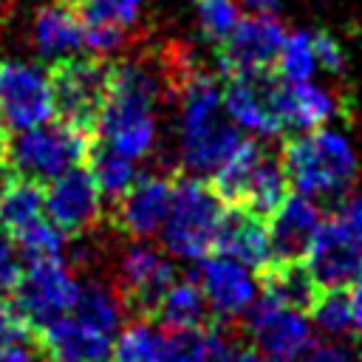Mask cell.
<instances>
[{
    "mask_svg": "<svg viewBox=\"0 0 362 362\" xmlns=\"http://www.w3.org/2000/svg\"><path fill=\"white\" fill-rule=\"evenodd\" d=\"M164 96L173 99V90L158 51L113 59L107 99L96 122V139L127 158H141L156 141V105Z\"/></svg>",
    "mask_w": 362,
    "mask_h": 362,
    "instance_id": "6da1fadb",
    "label": "cell"
},
{
    "mask_svg": "<svg viewBox=\"0 0 362 362\" xmlns=\"http://www.w3.org/2000/svg\"><path fill=\"white\" fill-rule=\"evenodd\" d=\"M280 164L288 187L317 204H339L359 178V150L348 130L325 124L305 133H291L280 150Z\"/></svg>",
    "mask_w": 362,
    "mask_h": 362,
    "instance_id": "7a4b0ae2",
    "label": "cell"
},
{
    "mask_svg": "<svg viewBox=\"0 0 362 362\" xmlns=\"http://www.w3.org/2000/svg\"><path fill=\"white\" fill-rule=\"evenodd\" d=\"M178 122H181V167L189 175L206 178L243 139L223 110L221 76L195 65L178 93Z\"/></svg>",
    "mask_w": 362,
    "mask_h": 362,
    "instance_id": "3957f363",
    "label": "cell"
},
{
    "mask_svg": "<svg viewBox=\"0 0 362 362\" xmlns=\"http://www.w3.org/2000/svg\"><path fill=\"white\" fill-rule=\"evenodd\" d=\"M113 59L102 54H68L51 62L48 90H51V119L96 136V122L110 88Z\"/></svg>",
    "mask_w": 362,
    "mask_h": 362,
    "instance_id": "277c9868",
    "label": "cell"
},
{
    "mask_svg": "<svg viewBox=\"0 0 362 362\" xmlns=\"http://www.w3.org/2000/svg\"><path fill=\"white\" fill-rule=\"evenodd\" d=\"M223 201L201 175H175L167 218L161 223V243L181 260H201L212 252L215 229L223 215Z\"/></svg>",
    "mask_w": 362,
    "mask_h": 362,
    "instance_id": "5b68a950",
    "label": "cell"
},
{
    "mask_svg": "<svg viewBox=\"0 0 362 362\" xmlns=\"http://www.w3.org/2000/svg\"><path fill=\"white\" fill-rule=\"evenodd\" d=\"M93 136L79 133L62 122H42L28 130H20L17 139H8L6 161L14 170V175L28 178L40 187L71 170L74 164L88 161Z\"/></svg>",
    "mask_w": 362,
    "mask_h": 362,
    "instance_id": "8992f818",
    "label": "cell"
},
{
    "mask_svg": "<svg viewBox=\"0 0 362 362\" xmlns=\"http://www.w3.org/2000/svg\"><path fill=\"white\" fill-rule=\"evenodd\" d=\"M76 294H79V280L65 266V260L48 257V260L25 263L6 303L11 314L20 320V325L37 334L51 320L68 314L76 303Z\"/></svg>",
    "mask_w": 362,
    "mask_h": 362,
    "instance_id": "52a82bcc",
    "label": "cell"
},
{
    "mask_svg": "<svg viewBox=\"0 0 362 362\" xmlns=\"http://www.w3.org/2000/svg\"><path fill=\"white\" fill-rule=\"evenodd\" d=\"M243 331L260 354L280 362H297L314 345V325L305 311L288 308L266 294H257L243 314Z\"/></svg>",
    "mask_w": 362,
    "mask_h": 362,
    "instance_id": "ba28073f",
    "label": "cell"
},
{
    "mask_svg": "<svg viewBox=\"0 0 362 362\" xmlns=\"http://www.w3.org/2000/svg\"><path fill=\"white\" fill-rule=\"evenodd\" d=\"M286 23L274 11L240 14L232 34L218 45V76L272 71L286 40Z\"/></svg>",
    "mask_w": 362,
    "mask_h": 362,
    "instance_id": "9c48e42d",
    "label": "cell"
},
{
    "mask_svg": "<svg viewBox=\"0 0 362 362\" xmlns=\"http://www.w3.org/2000/svg\"><path fill=\"white\" fill-rule=\"evenodd\" d=\"M178 280V272L170 260H164L156 249L144 243H133L122 252L116 269V294L122 311L130 320H150L158 311L161 297Z\"/></svg>",
    "mask_w": 362,
    "mask_h": 362,
    "instance_id": "30bf717a",
    "label": "cell"
},
{
    "mask_svg": "<svg viewBox=\"0 0 362 362\" xmlns=\"http://www.w3.org/2000/svg\"><path fill=\"white\" fill-rule=\"evenodd\" d=\"M274 88H277V76H272L269 71L221 76L223 110L243 136L266 141L283 133L274 110Z\"/></svg>",
    "mask_w": 362,
    "mask_h": 362,
    "instance_id": "8fae6325",
    "label": "cell"
},
{
    "mask_svg": "<svg viewBox=\"0 0 362 362\" xmlns=\"http://www.w3.org/2000/svg\"><path fill=\"white\" fill-rule=\"evenodd\" d=\"M45 218L65 235L82 238L88 235L102 218V195L88 161L74 164L45 189Z\"/></svg>",
    "mask_w": 362,
    "mask_h": 362,
    "instance_id": "7c38bea8",
    "label": "cell"
},
{
    "mask_svg": "<svg viewBox=\"0 0 362 362\" xmlns=\"http://www.w3.org/2000/svg\"><path fill=\"white\" fill-rule=\"evenodd\" d=\"M192 280L204 291L212 320L235 322L249 311V305L257 297V274L249 266H243L226 255H218V252L204 255L198 260Z\"/></svg>",
    "mask_w": 362,
    "mask_h": 362,
    "instance_id": "4fadbf2b",
    "label": "cell"
},
{
    "mask_svg": "<svg viewBox=\"0 0 362 362\" xmlns=\"http://www.w3.org/2000/svg\"><path fill=\"white\" fill-rule=\"evenodd\" d=\"M173 181L175 178L158 175V173L136 175V181L113 204H107L110 226L136 240H147V238L158 235L161 223L167 218V209H170Z\"/></svg>",
    "mask_w": 362,
    "mask_h": 362,
    "instance_id": "5bb4252c",
    "label": "cell"
},
{
    "mask_svg": "<svg viewBox=\"0 0 362 362\" xmlns=\"http://www.w3.org/2000/svg\"><path fill=\"white\" fill-rule=\"evenodd\" d=\"M303 263L320 288H348L362 272V246L337 215H325Z\"/></svg>",
    "mask_w": 362,
    "mask_h": 362,
    "instance_id": "9a60e30c",
    "label": "cell"
},
{
    "mask_svg": "<svg viewBox=\"0 0 362 362\" xmlns=\"http://www.w3.org/2000/svg\"><path fill=\"white\" fill-rule=\"evenodd\" d=\"M0 119L8 130H28L51 119L48 74L37 65L0 62Z\"/></svg>",
    "mask_w": 362,
    "mask_h": 362,
    "instance_id": "2e32d148",
    "label": "cell"
},
{
    "mask_svg": "<svg viewBox=\"0 0 362 362\" xmlns=\"http://www.w3.org/2000/svg\"><path fill=\"white\" fill-rule=\"evenodd\" d=\"M274 110H277L283 130L305 133V130H317L325 124H337V119L342 116V99L331 85L320 79L291 82V85L277 79Z\"/></svg>",
    "mask_w": 362,
    "mask_h": 362,
    "instance_id": "e0dca14e",
    "label": "cell"
},
{
    "mask_svg": "<svg viewBox=\"0 0 362 362\" xmlns=\"http://www.w3.org/2000/svg\"><path fill=\"white\" fill-rule=\"evenodd\" d=\"M322 221H325L322 204L291 189L280 201V206L266 218L272 260H303Z\"/></svg>",
    "mask_w": 362,
    "mask_h": 362,
    "instance_id": "ac0fdd59",
    "label": "cell"
},
{
    "mask_svg": "<svg viewBox=\"0 0 362 362\" xmlns=\"http://www.w3.org/2000/svg\"><path fill=\"white\" fill-rule=\"evenodd\" d=\"M45 362H113V337L90 328L79 317H57L34 334Z\"/></svg>",
    "mask_w": 362,
    "mask_h": 362,
    "instance_id": "d6986e66",
    "label": "cell"
},
{
    "mask_svg": "<svg viewBox=\"0 0 362 362\" xmlns=\"http://www.w3.org/2000/svg\"><path fill=\"white\" fill-rule=\"evenodd\" d=\"M212 249L249 266L252 272H260L266 263H272L266 218L249 212L246 206H223Z\"/></svg>",
    "mask_w": 362,
    "mask_h": 362,
    "instance_id": "ffe728a7",
    "label": "cell"
},
{
    "mask_svg": "<svg viewBox=\"0 0 362 362\" xmlns=\"http://www.w3.org/2000/svg\"><path fill=\"white\" fill-rule=\"evenodd\" d=\"M34 45L45 59H59L85 48V25L76 8L51 3L34 14Z\"/></svg>",
    "mask_w": 362,
    "mask_h": 362,
    "instance_id": "44dd1931",
    "label": "cell"
},
{
    "mask_svg": "<svg viewBox=\"0 0 362 362\" xmlns=\"http://www.w3.org/2000/svg\"><path fill=\"white\" fill-rule=\"evenodd\" d=\"M255 274H257L260 294H266L288 308L305 311V314L320 294V286L314 283V277L303 260H272Z\"/></svg>",
    "mask_w": 362,
    "mask_h": 362,
    "instance_id": "7402d4cb",
    "label": "cell"
},
{
    "mask_svg": "<svg viewBox=\"0 0 362 362\" xmlns=\"http://www.w3.org/2000/svg\"><path fill=\"white\" fill-rule=\"evenodd\" d=\"M45 218V189L28 178L14 175L0 195V229L14 240L20 232Z\"/></svg>",
    "mask_w": 362,
    "mask_h": 362,
    "instance_id": "603a6c76",
    "label": "cell"
},
{
    "mask_svg": "<svg viewBox=\"0 0 362 362\" xmlns=\"http://www.w3.org/2000/svg\"><path fill=\"white\" fill-rule=\"evenodd\" d=\"M156 317L164 328H206L212 322L206 297L192 277H178L167 288V294L158 303Z\"/></svg>",
    "mask_w": 362,
    "mask_h": 362,
    "instance_id": "cb8c5ba5",
    "label": "cell"
},
{
    "mask_svg": "<svg viewBox=\"0 0 362 362\" xmlns=\"http://www.w3.org/2000/svg\"><path fill=\"white\" fill-rule=\"evenodd\" d=\"M288 192H291V187H288V178L283 173L280 156H269L263 150V156L257 158V164L249 175L240 206H246L249 212H255L260 218H269Z\"/></svg>",
    "mask_w": 362,
    "mask_h": 362,
    "instance_id": "d4e9b609",
    "label": "cell"
},
{
    "mask_svg": "<svg viewBox=\"0 0 362 362\" xmlns=\"http://www.w3.org/2000/svg\"><path fill=\"white\" fill-rule=\"evenodd\" d=\"M74 317H79L82 322H88L90 328L116 337L122 328V303L113 286H107L105 280H85L79 283V294L74 303Z\"/></svg>",
    "mask_w": 362,
    "mask_h": 362,
    "instance_id": "484cf974",
    "label": "cell"
},
{
    "mask_svg": "<svg viewBox=\"0 0 362 362\" xmlns=\"http://www.w3.org/2000/svg\"><path fill=\"white\" fill-rule=\"evenodd\" d=\"M88 167H90V173H93V178H96L99 195H105L107 204H113V201L136 181V175H139L133 158L116 153L110 144L99 141L96 136H93L90 150H88Z\"/></svg>",
    "mask_w": 362,
    "mask_h": 362,
    "instance_id": "4316f807",
    "label": "cell"
},
{
    "mask_svg": "<svg viewBox=\"0 0 362 362\" xmlns=\"http://www.w3.org/2000/svg\"><path fill=\"white\" fill-rule=\"evenodd\" d=\"M280 82H308L320 76L317 54H314V31L308 28H291L286 31V40L280 45L277 62H274Z\"/></svg>",
    "mask_w": 362,
    "mask_h": 362,
    "instance_id": "83f0119b",
    "label": "cell"
},
{
    "mask_svg": "<svg viewBox=\"0 0 362 362\" xmlns=\"http://www.w3.org/2000/svg\"><path fill=\"white\" fill-rule=\"evenodd\" d=\"M308 317L311 325L328 339H351L356 334L348 288H320L317 300L308 308Z\"/></svg>",
    "mask_w": 362,
    "mask_h": 362,
    "instance_id": "f1b7e54d",
    "label": "cell"
},
{
    "mask_svg": "<svg viewBox=\"0 0 362 362\" xmlns=\"http://www.w3.org/2000/svg\"><path fill=\"white\" fill-rule=\"evenodd\" d=\"M206 362H260V351L238 322L212 320L206 325Z\"/></svg>",
    "mask_w": 362,
    "mask_h": 362,
    "instance_id": "f546056e",
    "label": "cell"
},
{
    "mask_svg": "<svg viewBox=\"0 0 362 362\" xmlns=\"http://www.w3.org/2000/svg\"><path fill=\"white\" fill-rule=\"evenodd\" d=\"M113 362H161V331L147 320H133L113 342Z\"/></svg>",
    "mask_w": 362,
    "mask_h": 362,
    "instance_id": "4dcf8cb0",
    "label": "cell"
},
{
    "mask_svg": "<svg viewBox=\"0 0 362 362\" xmlns=\"http://www.w3.org/2000/svg\"><path fill=\"white\" fill-rule=\"evenodd\" d=\"M195 17L201 37L218 48L238 25L240 6L238 0H195Z\"/></svg>",
    "mask_w": 362,
    "mask_h": 362,
    "instance_id": "1f68e13d",
    "label": "cell"
},
{
    "mask_svg": "<svg viewBox=\"0 0 362 362\" xmlns=\"http://www.w3.org/2000/svg\"><path fill=\"white\" fill-rule=\"evenodd\" d=\"M20 252V257L25 263L31 260H48V257H62V249H65V235L51 223V221H37L34 226H28L25 232H20L14 240H11Z\"/></svg>",
    "mask_w": 362,
    "mask_h": 362,
    "instance_id": "d6a6232c",
    "label": "cell"
},
{
    "mask_svg": "<svg viewBox=\"0 0 362 362\" xmlns=\"http://www.w3.org/2000/svg\"><path fill=\"white\" fill-rule=\"evenodd\" d=\"M141 8V0H85L76 6L82 25H116L130 31Z\"/></svg>",
    "mask_w": 362,
    "mask_h": 362,
    "instance_id": "836d02e7",
    "label": "cell"
},
{
    "mask_svg": "<svg viewBox=\"0 0 362 362\" xmlns=\"http://www.w3.org/2000/svg\"><path fill=\"white\" fill-rule=\"evenodd\" d=\"M161 362H206V328H164Z\"/></svg>",
    "mask_w": 362,
    "mask_h": 362,
    "instance_id": "e575fe53",
    "label": "cell"
},
{
    "mask_svg": "<svg viewBox=\"0 0 362 362\" xmlns=\"http://www.w3.org/2000/svg\"><path fill=\"white\" fill-rule=\"evenodd\" d=\"M314 54H317V68L325 76H342L348 68V54L345 45L337 34L331 31H314Z\"/></svg>",
    "mask_w": 362,
    "mask_h": 362,
    "instance_id": "d590c367",
    "label": "cell"
},
{
    "mask_svg": "<svg viewBox=\"0 0 362 362\" xmlns=\"http://www.w3.org/2000/svg\"><path fill=\"white\" fill-rule=\"evenodd\" d=\"M20 272H23V266H20V257H17V252H14V243H11V238L0 229V297L11 291V286L17 283Z\"/></svg>",
    "mask_w": 362,
    "mask_h": 362,
    "instance_id": "8d00e7d4",
    "label": "cell"
},
{
    "mask_svg": "<svg viewBox=\"0 0 362 362\" xmlns=\"http://www.w3.org/2000/svg\"><path fill=\"white\" fill-rule=\"evenodd\" d=\"M0 362H45V359L34 342V334H25L0 345Z\"/></svg>",
    "mask_w": 362,
    "mask_h": 362,
    "instance_id": "74e56055",
    "label": "cell"
},
{
    "mask_svg": "<svg viewBox=\"0 0 362 362\" xmlns=\"http://www.w3.org/2000/svg\"><path fill=\"white\" fill-rule=\"evenodd\" d=\"M337 218L348 226V232L359 240L362 246V192H348L342 201H339V212Z\"/></svg>",
    "mask_w": 362,
    "mask_h": 362,
    "instance_id": "f35d334b",
    "label": "cell"
},
{
    "mask_svg": "<svg viewBox=\"0 0 362 362\" xmlns=\"http://www.w3.org/2000/svg\"><path fill=\"white\" fill-rule=\"evenodd\" d=\"M300 362H356V359H354V354L345 345H339L337 339H331V342H314L300 356Z\"/></svg>",
    "mask_w": 362,
    "mask_h": 362,
    "instance_id": "ab89813d",
    "label": "cell"
},
{
    "mask_svg": "<svg viewBox=\"0 0 362 362\" xmlns=\"http://www.w3.org/2000/svg\"><path fill=\"white\" fill-rule=\"evenodd\" d=\"M348 297H351V311H354L356 334H362V272H359V277L348 286Z\"/></svg>",
    "mask_w": 362,
    "mask_h": 362,
    "instance_id": "60d3db41",
    "label": "cell"
},
{
    "mask_svg": "<svg viewBox=\"0 0 362 362\" xmlns=\"http://www.w3.org/2000/svg\"><path fill=\"white\" fill-rule=\"evenodd\" d=\"M238 6H246L249 11H277L283 0H238Z\"/></svg>",
    "mask_w": 362,
    "mask_h": 362,
    "instance_id": "b9f144b4",
    "label": "cell"
},
{
    "mask_svg": "<svg viewBox=\"0 0 362 362\" xmlns=\"http://www.w3.org/2000/svg\"><path fill=\"white\" fill-rule=\"evenodd\" d=\"M6 153H8V127L0 119V164L6 161Z\"/></svg>",
    "mask_w": 362,
    "mask_h": 362,
    "instance_id": "7bdbcfd3",
    "label": "cell"
},
{
    "mask_svg": "<svg viewBox=\"0 0 362 362\" xmlns=\"http://www.w3.org/2000/svg\"><path fill=\"white\" fill-rule=\"evenodd\" d=\"M11 3H14V0H0V20H6V17H8Z\"/></svg>",
    "mask_w": 362,
    "mask_h": 362,
    "instance_id": "ee69618b",
    "label": "cell"
},
{
    "mask_svg": "<svg viewBox=\"0 0 362 362\" xmlns=\"http://www.w3.org/2000/svg\"><path fill=\"white\" fill-rule=\"evenodd\" d=\"M54 3H62V6H71V8H76V6H82L85 0H54Z\"/></svg>",
    "mask_w": 362,
    "mask_h": 362,
    "instance_id": "f6af8a7d",
    "label": "cell"
},
{
    "mask_svg": "<svg viewBox=\"0 0 362 362\" xmlns=\"http://www.w3.org/2000/svg\"><path fill=\"white\" fill-rule=\"evenodd\" d=\"M269 362H280V359H269Z\"/></svg>",
    "mask_w": 362,
    "mask_h": 362,
    "instance_id": "bcb514c9",
    "label": "cell"
}]
</instances>
